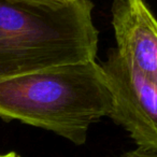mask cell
I'll use <instances>...</instances> for the list:
<instances>
[{"instance_id": "6da1fadb", "label": "cell", "mask_w": 157, "mask_h": 157, "mask_svg": "<svg viewBox=\"0 0 157 157\" xmlns=\"http://www.w3.org/2000/svg\"><path fill=\"white\" fill-rule=\"evenodd\" d=\"M112 95L96 60L67 63L0 80V117L85 143L92 124L112 111Z\"/></svg>"}, {"instance_id": "7a4b0ae2", "label": "cell", "mask_w": 157, "mask_h": 157, "mask_svg": "<svg viewBox=\"0 0 157 157\" xmlns=\"http://www.w3.org/2000/svg\"><path fill=\"white\" fill-rule=\"evenodd\" d=\"M94 3L44 6L0 0V80L96 60Z\"/></svg>"}, {"instance_id": "3957f363", "label": "cell", "mask_w": 157, "mask_h": 157, "mask_svg": "<svg viewBox=\"0 0 157 157\" xmlns=\"http://www.w3.org/2000/svg\"><path fill=\"white\" fill-rule=\"evenodd\" d=\"M112 95L110 116L139 147L157 150V86L147 82L116 48L100 63Z\"/></svg>"}, {"instance_id": "277c9868", "label": "cell", "mask_w": 157, "mask_h": 157, "mask_svg": "<svg viewBox=\"0 0 157 157\" xmlns=\"http://www.w3.org/2000/svg\"><path fill=\"white\" fill-rule=\"evenodd\" d=\"M111 13L116 51L157 86V20L143 0H113Z\"/></svg>"}, {"instance_id": "5b68a950", "label": "cell", "mask_w": 157, "mask_h": 157, "mask_svg": "<svg viewBox=\"0 0 157 157\" xmlns=\"http://www.w3.org/2000/svg\"><path fill=\"white\" fill-rule=\"evenodd\" d=\"M121 157H157V150L139 147L123 154Z\"/></svg>"}, {"instance_id": "8992f818", "label": "cell", "mask_w": 157, "mask_h": 157, "mask_svg": "<svg viewBox=\"0 0 157 157\" xmlns=\"http://www.w3.org/2000/svg\"><path fill=\"white\" fill-rule=\"evenodd\" d=\"M13 1H21V2L33 3V5H44V6H61L67 5L73 0H13Z\"/></svg>"}, {"instance_id": "52a82bcc", "label": "cell", "mask_w": 157, "mask_h": 157, "mask_svg": "<svg viewBox=\"0 0 157 157\" xmlns=\"http://www.w3.org/2000/svg\"><path fill=\"white\" fill-rule=\"evenodd\" d=\"M0 157H21L18 154H16L15 152H9L6 154H0Z\"/></svg>"}]
</instances>
